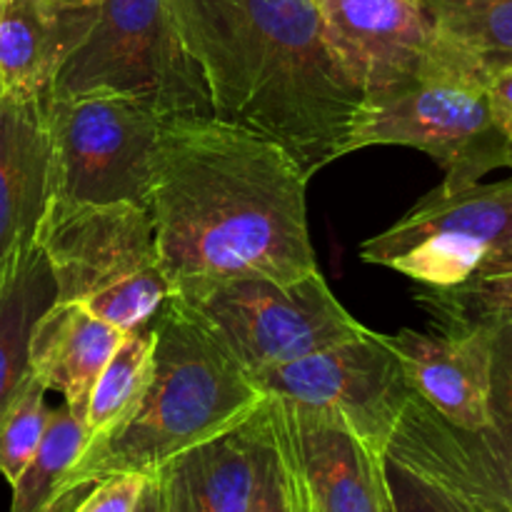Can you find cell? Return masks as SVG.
<instances>
[{
  "label": "cell",
  "mask_w": 512,
  "mask_h": 512,
  "mask_svg": "<svg viewBox=\"0 0 512 512\" xmlns=\"http://www.w3.org/2000/svg\"><path fill=\"white\" fill-rule=\"evenodd\" d=\"M318 512H393L385 453L365 443L340 415L268 395Z\"/></svg>",
  "instance_id": "obj_13"
},
{
  "label": "cell",
  "mask_w": 512,
  "mask_h": 512,
  "mask_svg": "<svg viewBox=\"0 0 512 512\" xmlns=\"http://www.w3.org/2000/svg\"><path fill=\"white\" fill-rule=\"evenodd\" d=\"M150 475L118 473L95 483L73 512H135Z\"/></svg>",
  "instance_id": "obj_27"
},
{
  "label": "cell",
  "mask_w": 512,
  "mask_h": 512,
  "mask_svg": "<svg viewBox=\"0 0 512 512\" xmlns=\"http://www.w3.org/2000/svg\"><path fill=\"white\" fill-rule=\"evenodd\" d=\"M360 258L433 290L512 273V178L460 190L438 185L365 240Z\"/></svg>",
  "instance_id": "obj_8"
},
{
  "label": "cell",
  "mask_w": 512,
  "mask_h": 512,
  "mask_svg": "<svg viewBox=\"0 0 512 512\" xmlns=\"http://www.w3.org/2000/svg\"><path fill=\"white\" fill-rule=\"evenodd\" d=\"M308 175L275 140L208 118H165L148 210L173 290L185 280L320 273L308 228Z\"/></svg>",
  "instance_id": "obj_1"
},
{
  "label": "cell",
  "mask_w": 512,
  "mask_h": 512,
  "mask_svg": "<svg viewBox=\"0 0 512 512\" xmlns=\"http://www.w3.org/2000/svg\"><path fill=\"white\" fill-rule=\"evenodd\" d=\"M385 455L443 485L475 512H512V318L490 325L485 430H453L410 393Z\"/></svg>",
  "instance_id": "obj_10"
},
{
  "label": "cell",
  "mask_w": 512,
  "mask_h": 512,
  "mask_svg": "<svg viewBox=\"0 0 512 512\" xmlns=\"http://www.w3.org/2000/svg\"><path fill=\"white\" fill-rule=\"evenodd\" d=\"M53 303L55 280L40 245L15 250L0 265V408L30 373V335Z\"/></svg>",
  "instance_id": "obj_19"
},
{
  "label": "cell",
  "mask_w": 512,
  "mask_h": 512,
  "mask_svg": "<svg viewBox=\"0 0 512 512\" xmlns=\"http://www.w3.org/2000/svg\"><path fill=\"white\" fill-rule=\"evenodd\" d=\"M53 195L68 203L148 208L160 118L133 98L85 93L43 103Z\"/></svg>",
  "instance_id": "obj_9"
},
{
  "label": "cell",
  "mask_w": 512,
  "mask_h": 512,
  "mask_svg": "<svg viewBox=\"0 0 512 512\" xmlns=\"http://www.w3.org/2000/svg\"><path fill=\"white\" fill-rule=\"evenodd\" d=\"M255 413L155 470L168 512H250L258 480Z\"/></svg>",
  "instance_id": "obj_18"
},
{
  "label": "cell",
  "mask_w": 512,
  "mask_h": 512,
  "mask_svg": "<svg viewBox=\"0 0 512 512\" xmlns=\"http://www.w3.org/2000/svg\"><path fill=\"white\" fill-rule=\"evenodd\" d=\"M255 455H258V480H255L253 508H250V512H293L288 490H285L278 448H275L273 433H270L265 403L255 413Z\"/></svg>",
  "instance_id": "obj_26"
},
{
  "label": "cell",
  "mask_w": 512,
  "mask_h": 512,
  "mask_svg": "<svg viewBox=\"0 0 512 512\" xmlns=\"http://www.w3.org/2000/svg\"><path fill=\"white\" fill-rule=\"evenodd\" d=\"M98 0H0L5 90L48 100L60 68L83 43Z\"/></svg>",
  "instance_id": "obj_16"
},
{
  "label": "cell",
  "mask_w": 512,
  "mask_h": 512,
  "mask_svg": "<svg viewBox=\"0 0 512 512\" xmlns=\"http://www.w3.org/2000/svg\"><path fill=\"white\" fill-rule=\"evenodd\" d=\"M265 410H268L270 433H273L275 448H278V458H280V468H283V480H285V490H288L290 508H293V512H318V508H315L313 503V495H310L308 490V483H305L303 473H300L298 468V460H295L288 438H285L283 428H280L278 418H275L268 400H265Z\"/></svg>",
  "instance_id": "obj_28"
},
{
  "label": "cell",
  "mask_w": 512,
  "mask_h": 512,
  "mask_svg": "<svg viewBox=\"0 0 512 512\" xmlns=\"http://www.w3.org/2000/svg\"><path fill=\"white\" fill-rule=\"evenodd\" d=\"M383 470L393 512H475L458 495L390 455H385Z\"/></svg>",
  "instance_id": "obj_25"
},
{
  "label": "cell",
  "mask_w": 512,
  "mask_h": 512,
  "mask_svg": "<svg viewBox=\"0 0 512 512\" xmlns=\"http://www.w3.org/2000/svg\"><path fill=\"white\" fill-rule=\"evenodd\" d=\"M5 93V83H3V75H0V95Z\"/></svg>",
  "instance_id": "obj_32"
},
{
  "label": "cell",
  "mask_w": 512,
  "mask_h": 512,
  "mask_svg": "<svg viewBox=\"0 0 512 512\" xmlns=\"http://www.w3.org/2000/svg\"><path fill=\"white\" fill-rule=\"evenodd\" d=\"M385 335V333H383ZM385 343L403 365L410 390L453 430L480 433L488 425L490 325L425 335L398 330Z\"/></svg>",
  "instance_id": "obj_14"
},
{
  "label": "cell",
  "mask_w": 512,
  "mask_h": 512,
  "mask_svg": "<svg viewBox=\"0 0 512 512\" xmlns=\"http://www.w3.org/2000/svg\"><path fill=\"white\" fill-rule=\"evenodd\" d=\"M325 38L363 100L423 73L443 48L423 0H315Z\"/></svg>",
  "instance_id": "obj_12"
},
{
  "label": "cell",
  "mask_w": 512,
  "mask_h": 512,
  "mask_svg": "<svg viewBox=\"0 0 512 512\" xmlns=\"http://www.w3.org/2000/svg\"><path fill=\"white\" fill-rule=\"evenodd\" d=\"M153 368V335L148 330L125 333L123 343L110 355L108 365L100 373L93 393H90L85 428L88 440L110 433L123 423L145 393Z\"/></svg>",
  "instance_id": "obj_22"
},
{
  "label": "cell",
  "mask_w": 512,
  "mask_h": 512,
  "mask_svg": "<svg viewBox=\"0 0 512 512\" xmlns=\"http://www.w3.org/2000/svg\"><path fill=\"white\" fill-rule=\"evenodd\" d=\"M415 300L428 310L440 333L493 325L512 318V273L473 280L458 288H418Z\"/></svg>",
  "instance_id": "obj_23"
},
{
  "label": "cell",
  "mask_w": 512,
  "mask_h": 512,
  "mask_svg": "<svg viewBox=\"0 0 512 512\" xmlns=\"http://www.w3.org/2000/svg\"><path fill=\"white\" fill-rule=\"evenodd\" d=\"M123 338V330L80 305L55 300L30 335L28 368L45 388L58 390L65 408L85 423L90 393Z\"/></svg>",
  "instance_id": "obj_17"
},
{
  "label": "cell",
  "mask_w": 512,
  "mask_h": 512,
  "mask_svg": "<svg viewBox=\"0 0 512 512\" xmlns=\"http://www.w3.org/2000/svg\"><path fill=\"white\" fill-rule=\"evenodd\" d=\"M35 243L48 258L55 300L123 333H140L173 295L148 208L50 198Z\"/></svg>",
  "instance_id": "obj_4"
},
{
  "label": "cell",
  "mask_w": 512,
  "mask_h": 512,
  "mask_svg": "<svg viewBox=\"0 0 512 512\" xmlns=\"http://www.w3.org/2000/svg\"><path fill=\"white\" fill-rule=\"evenodd\" d=\"M45 393L48 388L28 373L0 408V475L10 488L28 468L48 428L50 408L45 405Z\"/></svg>",
  "instance_id": "obj_24"
},
{
  "label": "cell",
  "mask_w": 512,
  "mask_h": 512,
  "mask_svg": "<svg viewBox=\"0 0 512 512\" xmlns=\"http://www.w3.org/2000/svg\"><path fill=\"white\" fill-rule=\"evenodd\" d=\"M213 115L283 145L313 178L343 158L363 95L325 38L315 0H165Z\"/></svg>",
  "instance_id": "obj_2"
},
{
  "label": "cell",
  "mask_w": 512,
  "mask_h": 512,
  "mask_svg": "<svg viewBox=\"0 0 512 512\" xmlns=\"http://www.w3.org/2000/svg\"><path fill=\"white\" fill-rule=\"evenodd\" d=\"M183 300L250 375L290 363L365 330L340 305L320 273L293 283L270 278L185 280Z\"/></svg>",
  "instance_id": "obj_7"
},
{
  "label": "cell",
  "mask_w": 512,
  "mask_h": 512,
  "mask_svg": "<svg viewBox=\"0 0 512 512\" xmlns=\"http://www.w3.org/2000/svg\"><path fill=\"white\" fill-rule=\"evenodd\" d=\"M53 195V155L43 100L0 95V265L35 243Z\"/></svg>",
  "instance_id": "obj_15"
},
{
  "label": "cell",
  "mask_w": 512,
  "mask_h": 512,
  "mask_svg": "<svg viewBox=\"0 0 512 512\" xmlns=\"http://www.w3.org/2000/svg\"><path fill=\"white\" fill-rule=\"evenodd\" d=\"M88 445V428L65 403L50 410L48 428L33 460L13 485L10 512H50L65 475Z\"/></svg>",
  "instance_id": "obj_21"
},
{
  "label": "cell",
  "mask_w": 512,
  "mask_h": 512,
  "mask_svg": "<svg viewBox=\"0 0 512 512\" xmlns=\"http://www.w3.org/2000/svg\"><path fill=\"white\" fill-rule=\"evenodd\" d=\"M488 100L495 123L503 128V133L508 135L512 143V68L488 80Z\"/></svg>",
  "instance_id": "obj_29"
},
{
  "label": "cell",
  "mask_w": 512,
  "mask_h": 512,
  "mask_svg": "<svg viewBox=\"0 0 512 512\" xmlns=\"http://www.w3.org/2000/svg\"><path fill=\"white\" fill-rule=\"evenodd\" d=\"M250 378L265 395L340 415L380 453L388 450L395 425L413 393L385 335L370 328Z\"/></svg>",
  "instance_id": "obj_11"
},
{
  "label": "cell",
  "mask_w": 512,
  "mask_h": 512,
  "mask_svg": "<svg viewBox=\"0 0 512 512\" xmlns=\"http://www.w3.org/2000/svg\"><path fill=\"white\" fill-rule=\"evenodd\" d=\"M370 145L423 150L443 168L440 188L460 190L508 168L510 138L495 123L485 75L443 40L423 73L363 100L343 155Z\"/></svg>",
  "instance_id": "obj_5"
},
{
  "label": "cell",
  "mask_w": 512,
  "mask_h": 512,
  "mask_svg": "<svg viewBox=\"0 0 512 512\" xmlns=\"http://www.w3.org/2000/svg\"><path fill=\"white\" fill-rule=\"evenodd\" d=\"M108 93L160 118L213 115L208 85L165 0H98L83 43L68 55L48 98Z\"/></svg>",
  "instance_id": "obj_6"
},
{
  "label": "cell",
  "mask_w": 512,
  "mask_h": 512,
  "mask_svg": "<svg viewBox=\"0 0 512 512\" xmlns=\"http://www.w3.org/2000/svg\"><path fill=\"white\" fill-rule=\"evenodd\" d=\"M508 168L512 170V143H510V148H508Z\"/></svg>",
  "instance_id": "obj_31"
},
{
  "label": "cell",
  "mask_w": 512,
  "mask_h": 512,
  "mask_svg": "<svg viewBox=\"0 0 512 512\" xmlns=\"http://www.w3.org/2000/svg\"><path fill=\"white\" fill-rule=\"evenodd\" d=\"M153 368L145 393L110 433L88 440L50 512H73L100 480L153 475L195 445L243 425L268 395L223 340L175 295L150 325Z\"/></svg>",
  "instance_id": "obj_3"
},
{
  "label": "cell",
  "mask_w": 512,
  "mask_h": 512,
  "mask_svg": "<svg viewBox=\"0 0 512 512\" xmlns=\"http://www.w3.org/2000/svg\"><path fill=\"white\" fill-rule=\"evenodd\" d=\"M435 30L485 80L512 68V0H423Z\"/></svg>",
  "instance_id": "obj_20"
},
{
  "label": "cell",
  "mask_w": 512,
  "mask_h": 512,
  "mask_svg": "<svg viewBox=\"0 0 512 512\" xmlns=\"http://www.w3.org/2000/svg\"><path fill=\"white\" fill-rule=\"evenodd\" d=\"M135 512H168L163 488H160V480H158V475H155V473L148 478V485H145L143 495H140L138 508H135Z\"/></svg>",
  "instance_id": "obj_30"
}]
</instances>
